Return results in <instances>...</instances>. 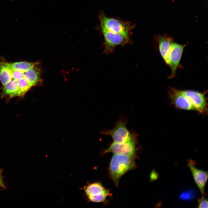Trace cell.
Wrapping results in <instances>:
<instances>
[{
    "mask_svg": "<svg viewBox=\"0 0 208 208\" xmlns=\"http://www.w3.org/2000/svg\"><path fill=\"white\" fill-rule=\"evenodd\" d=\"M195 162L192 160L188 161L187 165L192 173L194 180L202 194H205V187L208 178V172L195 166Z\"/></svg>",
    "mask_w": 208,
    "mask_h": 208,
    "instance_id": "8fae6325",
    "label": "cell"
},
{
    "mask_svg": "<svg viewBox=\"0 0 208 208\" xmlns=\"http://www.w3.org/2000/svg\"><path fill=\"white\" fill-rule=\"evenodd\" d=\"M168 93L170 101L176 108L185 110L194 111L188 99L182 93L181 90L170 87Z\"/></svg>",
    "mask_w": 208,
    "mask_h": 208,
    "instance_id": "30bf717a",
    "label": "cell"
},
{
    "mask_svg": "<svg viewBox=\"0 0 208 208\" xmlns=\"http://www.w3.org/2000/svg\"><path fill=\"white\" fill-rule=\"evenodd\" d=\"M158 177L157 172L155 170H153L150 175V179L151 181H154Z\"/></svg>",
    "mask_w": 208,
    "mask_h": 208,
    "instance_id": "9a60e30c",
    "label": "cell"
},
{
    "mask_svg": "<svg viewBox=\"0 0 208 208\" xmlns=\"http://www.w3.org/2000/svg\"><path fill=\"white\" fill-rule=\"evenodd\" d=\"M99 19L107 29L128 39H129V35L131 31L135 26L134 23L131 22L109 17L102 13L100 15Z\"/></svg>",
    "mask_w": 208,
    "mask_h": 208,
    "instance_id": "277c9868",
    "label": "cell"
},
{
    "mask_svg": "<svg viewBox=\"0 0 208 208\" xmlns=\"http://www.w3.org/2000/svg\"><path fill=\"white\" fill-rule=\"evenodd\" d=\"M135 167L134 157L114 154L109 167L110 176L116 185L118 186L121 177Z\"/></svg>",
    "mask_w": 208,
    "mask_h": 208,
    "instance_id": "7a4b0ae2",
    "label": "cell"
},
{
    "mask_svg": "<svg viewBox=\"0 0 208 208\" xmlns=\"http://www.w3.org/2000/svg\"><path fill=\"white\" fill-rule=\"evenodd\" d=\"M2 172V169H0V187L5 189V188L6 186L3 180Z\"/></svg>",
    "mask_w": 208,
    "mask_h": 208,
    "instance_id": "5bb4252c",
    "label": "cell"
},
{
    "mask_svg": "<svg viewBox=\"0 0 208 208\" xmlns=\"http://www.w3.org/2000/svg\"><path fill=\"white\" fill-rule=\"evenodd\" d=\"M41 73L38 62H9L0 58L1 97L23 96L41 81Z\"/></svg>",
    "mask_w": 208,
    "mask_h": 208,
    "instance_id": "6da1fadb",
    "label": "cell"
},
{
    "mask_svg": "<svg viewBox=\"0 0 208 208\" xmlns=\"http://www.w3.org/2000/svg\"><path fill=\"white\" fill-rule=\"evenodd\" d=\"M10 0V1H12V0Z\"/></svg>",
    "mask_w": 208,
    "mask_h": 208,
    "instance_id": "e0dca14e",
    "label": "cell"
},
{
    "mask_svg": "<svg viewBox=\"0 0 208 208\" xmlns=\"http://www.w3.org/2000/svg\"><path fill=\"white\" fill-rule=\"evenodd\" d=\"M191 194L188 192L182 194L181 196V198L183 199H187L190 198L192 196H191Z\"/></svg>",
    "mask_w": 208,
    "mask_h": 208,
    "instance_id": "2e32d148",
    "label": "cell"
},
{
    "mask_svg": "<svg viewBox=\"0 0 208 208\" xmlns=\"http://www.w3.org/2000/svg\"><path fill=\"white\" fill-rule=\"evenodd\" d=\"M187 44L182 45L173 41L172 43L168 54V65L171 70V73L168 77V79H172L175 76L176 70L180 65L184 48Z\"/></svg>",
    "mask_w": 208,
    "mask_h": 208,
    "instance_id": "9c48e42d",
    "label": "cell"
},
{
    "mask_svg": "<svg viewBox=\"0 0 208 208\" xmlns=\"http://www.w3.org/2000/svg\"><path fill=\"white\" fill-rule=\"evenodd\" d=\"M189 99L194 111L202 115L207 113V104L205 97L206 92H203L191 90H182Z\"/></svg>",
    "mask_w": 208,
    "mask_h": 208,
    "instance_id": "52a82bcc",
    "label": "cell"
},
{
    "mask_svg": "<svg viewBox=\"0 0 208 208\" xmlns=\"http://www.w3.org/2000/svg\"><path fill=\"white\" fill-rule=\"evenodd\" d=\"M154 39L158 45L160 53L166 63L169 64L168 54L172 43L173 39L167 34L161 35L158 34L155 35Z\"/></svg>",
    "mask_w": 208,
    "mask_h": 208,
    "instance_id": "7c38bea8",
    "label": "cell"
},
{
    "mask_svg": "<svg viewBox=\"0 0 208 208\" xmlns=\"http://www.w3.org/2000/svg\"><path fill=\"white\" fill-rule=\"evenodd\" d=\"M100 26L105 40V53H109L116 47L124 45L130 42L129 39L107 29L101 21Z\"/></svg>",
    "mask_w": 208,
    "mask_h": 208,
    "instance_id": "5b68a950",
    "label": "cell"
},
{
    "mask_svg": "<svg viewBox=\"0 0 208 208\" xmlns=\"http://www.w3.org/2000/svg\"><path fill=\"white\" fill-rule=\"evenodd\" d=\"M198 208H208V200L204 195L202 197L198 200Z\"/></svg>",
    "mask_w": 208,
    "mask_h": 208,
    "instance_id": "4fadbf2b",
    "label": "cell"
},
{
    "mask_svg": "<svg viewBox=\"0 0 208 208\" xmlns=\"http://www.w3.org/2000/svg\"><path fill=\"white\" fill-rule=\"evenodd\" d=\"M137 142V139L122 143L113 142L107 148L103 151L102 153L104 154L112 153L114 154L134 157L136 151Z\"/></svg>",
    "mask_w": 208,
    "mask_h": 208,
    "instance_id": "ba28073f",
    "label": "cell"
},
{
    "mask_svg": "<svg viewBox=\"0 0 208 208\" xmlns=\"http://www.w3.org/2000/svg\"><path fill=\"white\" fill-rule=\"evenodd\" d=\"M127 119L122 117L117 120L114 127L111 129L102 130L101 133L110 136L113 142L122 143L137 139V134L130 131L127 128Z\"/></svg>",
    "mask_w": 208,
    "mask_h": 208,
    "instance_id": "3957f363",
    "label": "cell"
},
{
    "mask_svg": "<svg viewBox=\"0 0 208 208\" xmlns=\"http://www.w3.org/2000/svg\"><path fill=\"white\" fill-rule=\"evenodd\" d=\"M83 190L88 201L93 202H104L111 195L109 190L99 182L88 184L84 188Z\"/></svg>",
    "mask_w": 208,
    "mask_h": 208,
    "instance_id": "8992f818",
    "label": "cell"
}]
</instances>
